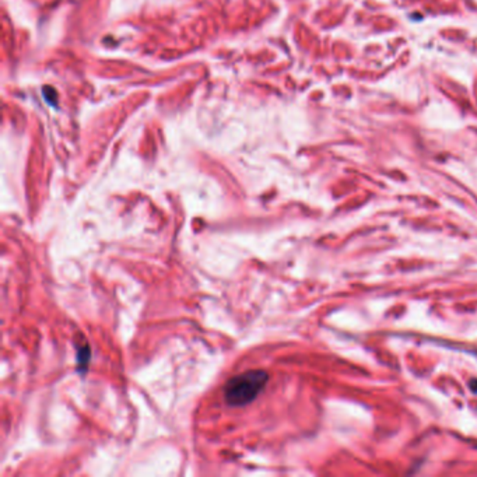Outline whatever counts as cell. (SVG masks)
<instances>
[{"label": "cell", "instance_id": "6da1fadb", "mask_svg": "<svg viewBox=\"0 0 477 477\" xmlns=\"http://www.w3.org/2000/svg\"><path fill=\"white\" fill-rule=\"evenodd\" d=\"M269 375L262 370H251L233 377L224 388V398L230 406H245L263 390Z\"/></svg>", "mask_w": 477, "mask_h": 477}, {"label": "cell", "instance_id": "7a4b0ae2", "mask_svg": "<svg viewBox=\"0 0 477 477\" xmlns=\"http://www.w3.org/2000/svg\"><path fill=\"white\" fill-rule=\"evenodd\" d=\"M472 389H473L475 392H477V381L472 382Z\"/></svg>", "mask_w": 477, "mask_h": 477}]
</instances>
